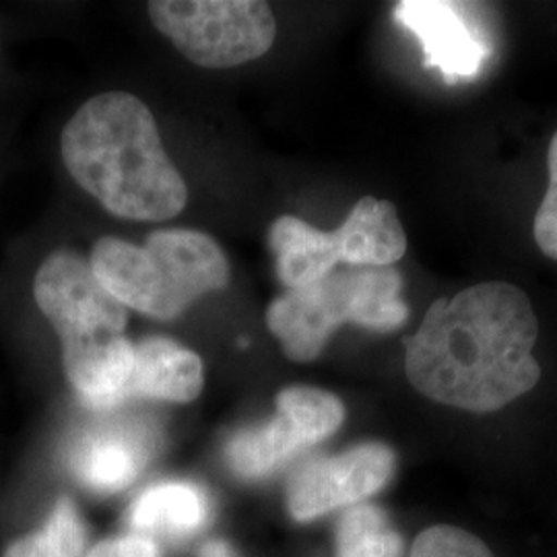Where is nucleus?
Wrapping results in <instances>:
<instances>
[{
    "instance_id": "nucleus-8",
    "label": "nucleus",
    "mask_w": 557,
    "mask_h": 557,
    "mask_svg": "<svg viewBox=\"0 0 557 557\" xmlns=\"http://www.w3.org/2000/svg\"><path fill=\"white\" fill-rule=\"evenodd\" d=\"M397 471V453L382 442H363L333 457L312 458L287 483V510L310 522L351 508L382 492Z\"/></svg>"
},
{
    "instance_id": "nucleus-2",
    "label": "nucleus",
    "mask_w": 557,
    "mask_h": 557,
    "mask_svg": "<svg viewBox=\"0 0 557 557\" xmlns=\"http://www.w3.org/2000/svg\"><path fill=\"white\" fill-rule=\"evenodd\" d=\"M69 174L124 220L168 221L186 205V184L161 145L151 110L133 94L83 103L60 137Z\"/></svg>"
},
{
    "instance_id": "nucleus-9",
    "label": "nucleus",
    "mask_w": 557,
    "mask_h": 557,
    "mask_svg": "<svg viewBox=\"0 0 557 557\" xmlns=\"http://www.w3.org/2000/svg\"><path fill=\"white\" fill-rule=\"evenodd\" d=\"M269 246L277 260V275L287 289L312 285L337 264L368 267V239L356 215L338 225L335 232H322L306 221L285 215L273 221Z\"/></svg>"
},
{
    "instance_id": "nucleus-12",
    "label": "nucleus",
    "mask_w": 557,
    "mask_h": 557,
    "mask_svg": "<svg viewBox=\"0 0 557 557\" xmlns=\"http://www.w3.org/2000/svg\"><path fill=\"white\" fill-rule=\"evenodd\" d=\"M202 361L170 338H145L135 345V363L122 400L153 398L190 403L202 391Z\"/></svg>"
},
{
    "instance_id": "nucleus-4",
    "label": "nucleus",
    "mask_w": 557,
    "mask_h": 557,
    "mask_svg": "<svg viewBox=\"0 0 557 557\" xmlns=\"http://www.w3.org/2000/svg\"><path fill=\"white\" fill-rule=\"evenodd\" d=\"M89 264L124 308L161 320L176 319L195 299L220 292L230 281L218 242L195 230H160L143 248L103 238Z\"/></svg>"
},
{
    "instance_id": "nucleus-15",
    "label": "nucleus",
    "mask_w": 557,
    "mask_h": 557,
    "mask_svg": "<svg viewBox=\"0 0 557 557\" xmlns=\"http://www.w3.org/2000/svg\"><path fill=\"white\" fill-rule=\"evenodd\" d=\"M87 529L75 504L60 498L38 531L17 539L2 557H87Z\"/></svg>"
},
{
    "instance_id": "nucleus-13",
    "label": "nucleus",
    "mask_w": 557,
    "mask_h": 557,
    "mask_svg": "<svg viewBox=\"0 0 557 557\" xmlns=\"http://www.w3.org/2000/svg\"><path fill=\"white\" fill-rule=\"evenodd\" d=\"M207 494L199 485L184 481L151 485L133 502V508L128 512L131 529L145 537H188L207 524Z\"/></svg>"
},
{
    "instance_id": "nucleus-10",
    "label": "nucleus",
    "mask_w": 557,
    "mask_h": 557,
    "mask_svg": "<svg viewBox=\"0 0 557 557\" xmlns=\"http://www.w3.org/2000/svg\"><path fill=\"white\" fill-rule=\"evenodd\" d=\"M467 4L446 0H403L393 17L411 32L423 50V64L436 69L448 85L478 77L490 46L467 21Z\"/></svg>"
},
{
    "instance_id": "nucleus-18",
    "label": "nucleus",
    "mask_w": 557,
    "mask_h": 557,
    "mask_svg": "<svg viewBox=\"0 0 557 557\" xmlns=\"http://www.w3.org/2000/svg\"><path fill=\"white\" fill-rule=\"evenodd\" d=\"M87 557H161L158 543L139 533L98 543Z\"/></svg>"
},
{
    "instance_id": "nucleus-17",
    "label": "nucleus",
    "mask_w": 557,
    "mask_h": 557,
    "mask_svg": "<svg viewBox=\"0 0 557 557\" xmlns=\"http://www.w3.org/2000/svg\"><path fill=\"white\" fill-rule=\"evenodd\" d=\"M547 172H549V186L539 205L533 230H535V242L541 252L552 260H557V133L549 143Z\"/></svg>"
},
{
    "instance_id": "nucleus-11",
    "label": "nucleus",
    "mask_w": 557,
    "mask_h": 557,
    "mask_svg": "<svg viewBox=\"0 0 557 557\" xmlns=\"http://www.w3.org/2000/svg\"><path fill=\"white\" fill-rule=\"evenodd\" d=\"M153 440L137 423H101L87 430L71 453V469L96 494H116L139 478Z\"/></svg>"
},
{
    "instance_id": "nucleus-16",
    "label": "nucleus",
    "mask_w": 557,
    "mask_h": 557,
    "mask_svg": "<svg viewBox=\"0 0 557 557\" xmlns=\"http://www.w3.org/2000/svg\"><path fill=\"white\" fill-rule=\"evenodd\" d=\"M409 557H496L473 533L455 524H434L421 531Z\"/></svg>"
},
{
    "instance_id": "nucleus-5",
    "label": "nucleus",
    "mask_w": 557,
    "mask_h": 557,
    "mask_svg": "<svg viewBox=\"0 0 557 557\" xmlns=\"http://www.w3.org/2000/svg\"><path fill=\"white\" fill-rule=\"evenodd\" d=\"M403 277L393 267H343L312 285L287 289L267 310V326L287 358L310 363L343 324L393 333L409 319Z\"/></svg>"
},
{
    "instance_id": "nucleus-7",
    "label": "nucleus",
    "mask_w": 557,
    "mask_h": 557,
    "mask_svg": "<svg viewBox=\"0 0 557 557\" xmlns=\"http://www.w3.org/2000/svg\"><path fill=\"white\" fill-rule=\"evenodd\" d=\"M343 421L345 405L337 395L314 386H287L277 395L273 418L227 442V465L239 478H269L299 453L331 438Z\"/></svg>"
},
{
    "instance_id": "nucleus-6",
    "label": "nucleus",
    "mask_w": 557,
    "mask_h": 557,
    "mask_svg": "<svg viewBox=\"0 0 557 557\" xmlns=\"http://www.w3.org/2000/svg\"><path fill=\"white\" fill-rule=\"evenodd\" d=\"M149 17L180 52L202 69H230L269 52L277 36L260 0H158Z\"/></svg>"
},
{
    "instance_id": "nucleus-14",
    "label": "nucleus",
    "mask_w": 557,
    "mask_h": 557,
    "mask_svg": "<svg viewBox=\"0 0 557 557\" xmlns=\"http://www.w3.org/2000/svg\"><path fill=\"white\" fill-rule=\"evenodd\" d=\"M337 557H403L405 543L388 515L372 504L347 508L335 531Z\"/></svg>"
},
{
    "instance_id": "nucleus-1",
    "label": "nucleus",
    "mask_w": 557,
    "mask_h": 557,
    "mask_svg": "<svg viewBox=\"0 0 557 557\" xmlns=\"http://www.w3.org/2000/svg\"><path fill=\"white\" fill-rule=\"evenodd\" d=\"M539 320L512 283L490 281L436 299L405 338V370L423 397L469 413H494L541 380Z\"/></svg>"
},
{
    "instance_id": "nucleus-19",
    "label": "nucleus",
    "mask_w": 557,
    "mask_h": 557,
    "mask_svg": "<svg viewBox=\"0 0 557 557\" xmlns=\"http://www.w3.org/2000/svg\"><path fill=\"white\" fill-rule=\"evenodd\" d=\"M199 557H236V554L225 541H209L202 545Z\"/></svg>"
},
{
    "instance_id": "nucleus-3",
    "label": "nucleus",
    "mask_w": 557,
    "mask_h": 557,
    "mask_svg": "<svg viewBox=\"0 0 557 557\" xmlns=\"http://www.w3.org/2000/svg\"><path fill=\"white\" fill-rule=\"evenodd\" d=\"M34 298L62 347L66 379L91 409H112L122 400L135 363L126 338V308L96 277L91 264L73 252H54L41 262Z\"/></svg>"
}]
</instances>
